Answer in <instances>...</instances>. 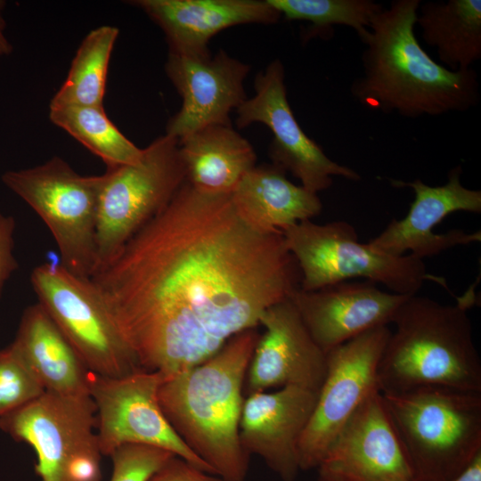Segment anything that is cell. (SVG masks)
<instances>
[{"label": "cell", "mask_w": 481, "mask_h": 481, "mask_svg": "<svg viewBox=\"0 0 481 481\" xmlns=\"http://www.w3.org/2000/svg\"><path fill=\"white\" fill-rule=\"evenodd\" d=\"M140 369L192 368L300 288L282 232H262L230 194L187 181L167 206L91 277Z\"/></svg>", "instance_id": "obj_1"}, {"label": "cell", "mask_w": 481, "mask_h": 481, "mask_svg": "<svg viewBox=\"0 0 481 481\" xmlns=\"http://www.w3.org/2000/svg\"><path fill=\"white\" fill-rule=\"evenodd\" d=\"M420 0H394L372 19L362 41L363 75L350 92L362 105L408 118L465 112L480 101L477 73L434 61L414 32Z\"/></svg>", "instance_id": "obj_2"}, {"label": "cell", "mask_w": 481, "mask_h": 481, "mask_svg": "<svg viewBox=\"0 0 481 481\" xmlns=\"http://www.w3.org/2000/svg\"><path fill=\"white\" fill-rule=\"evenodd\" d=\"M259 335L256 328L236 334L204 362L165 376L159 389L160 407L176 435L225 481H245L249 472L239 428Z\"/></svg>", "instance_id": "obj_3"}, {"label": "cell", "mask_w": 481, "mask_h": 481, "mask_svg": "<svg viewBox=\"0 0 481 481\" xmlns=\"http://www.w3.org/2000/svg\"><path fill=\"white\" fill-rule=\"evenodd\" d=\"M472 297L455 305L410 296L398 310L380 357L381 393L438 387L481 392V360L467 309Z\"/></svg>", "instance_id": "obj_4"}, {"label": "cell", "mask_w": 481, "mask_h": 481, "mask_svg": "<svg viewBox=\"0 0 481 481\" xmlns=\"http://www.w3.org/2000/svg\"><path fill=\"white\" fill-rule=\"evenodd\" d=\"M381 395L412 481H450L481 452V392L428 387Z\"/></svg>", "instance_id": "obj_5"}, {"label": "cell", "mask_w": 481, "mask_h": 481, "mask_svg": "<svg viewBox=\"0 0 481 481\" xmlns=\"http://www.w3.org/2000/svg\"><path fill=\"white\" fill-rule=\"evenodd\" d=\"M185 181L179 140L167 134L143 149L136 163L107 168L99 193L94 273L167 206Z\"/></svg>", "instance_id": "obj_6"}, {"label": "cell", "mask_w": 481, "mask_h": 481, "mask_svg": "<svg viewBox=\"0 0 481 481\" xmlns=\"http://www.w3.org/2000/svg\"><path fill=\"white\" fill-rule=\"evenodd\" d=\"M301 273L300 289L311 291L354 278L381 283L394 293L414 295L424 281L440 282L423 260L389 256L361 243L355 227L342 220L323 224L299 222L282 232Z\"/></svg>", "instance_id": "obj_7"}, {"label": "cell", "mask_w": 481, "mask_h": 481, "mask_svg": "<svg viewBox=\"0 0 481 481\" xmlns=\"http://www.w3.org/2000/svg\"><path fill=\"white\" fill-rule=\"evenodd\" d=\"M3 183L25 201L51 232L60 264L91 278L96 265L101 175H82L60 157L29 168L8 170Z\"/></svg>", "instance_id": "obj_8"}, {"label": "cell", "mask_w": 481, "mask_h": 481, "mask_svg": "<svg viewBox=\"0 0 481 481\" xmlns=\"http://www.w3.org/2000/svg\"><path fill=\"white\" fill-rule=\"evenodd\" d=\"M0 429L36 452L41 481H101L102 452L90 395L44 392L0 418Z\"/></svg>", "instance_id": "obj_9"}, {"label": "cell", "mask_w": 481, "mask_h": 481, "mask_svg": "<svg viewBox=\"0 0 481 481\" xmlns=\"http://www.w3.org/2000/svg\"><path fill=\"white\" fill-rule=\"evenodd\" d=\"M30 283L37 302L91 372L119 377L142 370L91 278L60 263H44L32 270Z\"/></svg>", "instance_id": "obj_10"}, {"label": "cell", "mask_w": 481, "mask_h": 481, "mask_svg": "<svg viewBox=\"0 0 481 481\" xmlns=\"http://www.w3.org/2000/svg\"><path fill=\"white\" fill-rule=\"evenodd\" d=\"M165 375L138 370L119 377L92 373L89 395L95 406L96 436L102 456L126 444L167 450L214 474L180 439L164 415L159 389ZM215 475V474H214Z\"/></svg>", "instance_id": "obj_11"}, {"label": "cell", "mask_w": 481, "mask_h": 481, "mask_svg": "<svg viewBox=\"0 0 481 481\" xmlns=\"http://www.w3.org/2000/svg\"><path fill=\"white\" fill-rule=\"evenodd\" d=\"M391 330H368L326 353V374L298 444L300 470L318 468L361 404L379 390L378 365Z\"/></svg>", "instance_id": "obj_12"}, {"label": "cell", "mask_w": 481, "mask_h": 481, "mask_svg": "<svg viewBox=\"0 0 481 481\" xmlns=\"http://www.w3.org/2000/svg\"><path fill=\"white\" fill-rule=\"evenodd\" d=\"M254 87V96L236 109V124L243 128L257 122L272 131L269 156L273 165L291 173L305 189L317 194L331 186L333 176L361 179L352 168L330 159L302 130L288 101L285 69L280 60L257 75Z\"/></svg>", "instance_id": "obj_13"}, {"label": "cell", "mask_w": 481, "mask_h": 481, "mask_svg": "<svg viewBox=\"0 0 481 481\" xmlns=\"http://www.w3.org/2000/svg\"><path fill=\"white\" fill-rule=\"evenodd\" d=\"M462 168L450 169L444 185L430 186L420 179L414 181L390 180L394 187H409L414 200L407 215L393 218L387 227L368 244L389 256L412 255L423 260L457 245H468L481 240V232H467L452 229L435 233L433 228L452 213L458 211L481 213V191L467 188L461 182Z\"/></svg>", "instance_id": "obj_14"}, {"label": "cell", "mask_w": 481, "mask_h": 481, "mask_svg": "<svg viewBox=\"0 0 481 481\" xmlns=\"http://www.w3.org/2000/svg\"><path fill=\"white\" fill-rule=\"evenodd\" d=\"M245 379L246 395L287 386L318 392L326 374V353L316 344L289 298L267 308Z\"/></svg>", "instance_id": "obj_15"}, {"label": "cell", "mask_w": 481, "mask_h": 481, "mask_svg": "<svg viewBox=\"0 0 481 481\" xmlns=\"http://www.w3.org/2000/svg\"><path fill=\"white\" fill-rule=\"evenodd\" d=\"M165 69L182 98L166 129L178 140L209 125H231L230 112L247 99L250 67L223 50L204 57L168 53Z\"/></svg>", "instance_id": "obj_16"}, {"label": "cell", "mask_w": 481, "mask_h": 481, "mask_svg": "<svg viewBox=\"0 0 481 481\" xmlns=\"http://www.w3.org/2000/svg\"><path fill=\"white\" fill-rule=\"evenodd\" d=\"M317 469L342 481H412L379 390L354 412Z\"/></svg>", "instance_id": "obj_17"}, {"label": "cell", "mask_w": 481, "mask_h": 481, "mask_svg": "<svg viewBox=\"0 0 481 481\" xmlns=\"http://www.w3.org/2000/svg\"><path fill=\"white\" fill-rule=\"evenodd\" d=\"M410 296L383 291L364 280L311 291L299 288L289 299L314 340L328 353L368 330L393 323Z\"/></svg>", "instance_id": "obj_18"}, {"label": "cell", "mask_w": 481, "mask_h": 481, "mask_svg": "<svg viewBox=\"0 0 481 481\" xmlns=\"http://www.w3.org/2000/svg\"><path fill=\"white\" fill-rule=\"evenodd\" d=\"M318 392L298 386L246 395L239 436L245 452L259 456L283 481L300 471L298 444Z\"/></svg>", "instance_id": "obj_19"}, {"label": "cell", "mask_w": 481, "mask_h": 481, "mask_svg": "<svg viewBox=\"0 0 481 481\" xmlns=\"http://www.w3.org/2000/svg\"><path fill=\"white\" fill-rule=\"evenodd\" d=\"M164 32L169 53L210 55L208 44L220 31L236 25H270L281 17L267 0H135Z\"/></svg>", "instance_id": "obj_20"}, {"label": "cell", "mask_w": 481, "mask_h": 481, "mask_svg": "<svg viewBox=\"0 0 481 481\" xmlns=\"http://www.w3.org/2000/svg\"><path fill=\"white\" fill-rule=\"evenodd\" d=\"M12 343L45 392L89 395L93 372L38 302L23 311Z\"/></svg>", "instance_id": "obj_21"}, {"label": "cell", "mask_w": 481, "mask_h": 481, "mask_svg": "<svg viewBox=\"0 0 481 481\" xmlns=\"http://www.w3.org/2000/svg\"><path fill=\"white\" fill-rule=\"evenodd\" d=\"M286 174L273 163L256 166L230 193L236 212L252 228L282 232L322 212L318 194L294 184Z\"/></svg>", "instance_id": "obj_22"}, {"label": "cell", "mask_w": 481, "mask_h": 481, "mask_svg": "<svg viewBox=\"0 0 481 481\" xmlns=\"http://www.w3.org/2000/svg\"><path fill=\"white\" fill-rule=\"evenodd\" d=\"M179 145L186 181L204 193L230 194L256 167L253 146L232 125L204 126L179 139Z\"/></svg>", "instance_id": "obj_23"}, {"label": "cell", "mask_w": 481, "mask_h": 481, "mask_svg": "<svg viewBox=\"0 0 481 481\" xmlns=\"http://www.w3.org/2000/svg\"><path fill=\"white\" fill-rule=\"evenodd\" d=\"M416 24L448 69H469L481 59L480 0L421 2Z\"/></svg>", "instance_id": "obj_24"}, {"label": "cell", "mask_w": 481, "mask_h": 481, "mask_svg": "<svg viewBox=\"0 0 481 481\" xmlns=\"http://www.w3.org/2000/svg\"><path fill=\"white\" fill-rule=\"evenodd\" d=\"M118 33L116 27L103 25L85 37L50 108L103 106L108 67Z\"/></svg>", "instance_id": "obj_25"}, {"label": "cell", "mask_w": 481, "mask_h": 481, "mask_svg": "<svg viewBox=\"0 0 481 481\" xmlns=\"http://www.w3.org/2000/svg\"><path fill=\"white\" fill-rule=\"evenodd\" d=\"M49 118L60 128L102 159L108 168L136 163L143 153L107 116L103 106L50 108Z\"/></svg>", "instance_id": "obj_26"}, {"label": "cell", "mask_w": 481, "mask_h": 481, "mask_svg": "<svg viewBox=\"0 0 481 481\" xmlns=\"http://www.w3.org/2000/svg\"><path fill=\"white\" fill-rule=\"evenodd\" d=\"M288 20H306L319 30L332 25L353 29L363 41L383 5L372 0H267Z\"/></svg>", "instance_id": "obj_27"}, {"label": "cell", "mask_w": 481, "mask_h": 481, "mask_svg": "<svg viewBox=\"0 0 481 481\" xmlns=\"http://www.w3.org/2000/svg\"><path fill=\"white\" fill-rule=\"evenodd\" d=\"M44 392L12 343L0 349V418L30 403Z\"/></svg>", "instance_id": "obj_28"}, {"label": "cell", "mask_w": 481, "mask_h": 481, "mask_svg": "<svg viewBox=\"0 0 481 481\" xmlns=\"http://www.w3.org/2000/svg\"><path fill=\"white\" fill-rule=\"evenodd\" d=\"M172 452L147 445L126 444L111 454L110 481H148L150 477L171 456Z\"/></svg>", "instance_id": "obj_29"}, {"label": "cell", "mask_w": 481, "mask_h": 481, "mask_svg": "<svg viewBox=\"0 0 481 481\" xmlns=\"http://www.w3.org/2000/svg\"><path fill=\"white\" fill-rule=\"evenodd\" d=\"M148 481H225L195 467L176 455L166 461L148 479Z\"/></svg>", "instance_id": "obj_30"}, {"label": "cell", "mask_w": 481, "mask_h": 481, "mask_svg": "<svg viewBox=\"0 0 481 481\" xmlns=\"http://www.w3.org/2000/svg\"><path fill=\"white\" fill-rule=\"evenodd\" d=\"M14 218L0 212V298L6 282L19 266L14 256Z\"/></svg>", "instance_id": "obj_31"}, {"label": "cell", "mask_w": 481, "mask_h": 481, "mask_svg": "<svg viewBox=\"0 0 481 481\" xmlns=\"http://www.w3.org/2000/svg\"><path fill=\"white\" fill-rule=\"evenodd\" d=\"M450 481H481V452Z\"/></svg>", "instance_id": "obj_32"}, {"label": "cell", "mask_w": 481, "mask_h": 481, "mask_svg": "<svg viewBox=\"0 0 481 481\" xmlns=\"http://www.w3.org/2000/svg\"><path fill=\"white\" fill-rule=\"evenodd\" d=\"M5 6L6 2L0 0V59L11 54L12 50V45L5 34L6 21L4 16Z\"/></svg>", "instance_id": "obj_33"}, {"label": "cell", "mask_w": 481, "mask_h": 481, "mask_svg": "<svg viewBox=\"0 0 481 481\" xmlns=\"http://www.w3.org/2000/svg\"><path fill=\"white\" fill-rule=\"evenodd\" d=\"M319 481H342L335 477L319 474Z\"/></svg>", "instance_id": "obj_34"}]
</instances>
